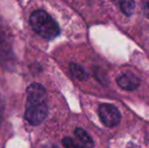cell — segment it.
Wrapping results in <instances>:
<instances>
[{"instance_id": "obj_1", "label": "cell", "mask_w": 149, "mask_h": 148, "mask_svg": "<svg viewBox=\"0 0 149 148\" xmlns=\"http://www.w3.org/2000/svg\"><path fill=\"white\" fill-rule=\"evenodd\" d=\"M26 107L24 118L29 124L38 126L42 124L48 115L47 92L43 85L33 83L26 89Z\"/></svg>"}, {"instance_id": "obj_2", "label": "cell", "mask_w": 149, "mask_h": 148, "mask_svg": "<svg viewBox=\"0 0 149 148\" xmlns=\"http://www.w3.org/2000/svg\"><path fill=\"white\" fill-rule=\"evenodd\" d=\"M30 24L39 36L46 40H53L60 34L56 20L45 10H35L30 16Z\"/></svg>"}, {"instance_id": "obj_3", "label": "cell", "mask_w": 149, "mask_h": 148, "mask_svg": "<svg viewBox=\"0 0 149 148\" xmlns=\"http://www.w3.org/2000/svg\"><path fill=\"white\" fill-rule=\"evenodd\" d=\"M73 137H65L63 138L62 143L65 148H92L93 147V140L87 134L86 131L81 128H77L74 130Z\"/></svg>"}, {"instance_id": "obj_4", "label": "cell", "mask_w": 149, "mask_h": 148, "mask_svg": "<svg viewBox=\"0 0 149 148\" xmlns=\"http://www.w3.org/2000/svg\"><path fill=\"white\" fill-rule=\"evenodd\" d=\"M98 116L107 127H115L121 121V114L115 106L102 104L98 108Z\"/></svg>"}, {"instance_id": "obj_5", "label": "cell", "mask_w": 149, "mask_h": 148, "mask_svg": "<svg viewBox=\"0 0 149 148\" xmlns=\"http://www.w3.org/2000/svg\"><path fill=\"white\" fill-rule=\"evenodd\" d=\"M117 83L125 90H134L140 85V79L133 73H125L118 77Z\"/></svg>"}, {"instance_id": "obj_6", "label": "cell", "mask_w": 149, "mask_h": 148, "mask_svg": "<svg viewBox=\"0 0 149 148\" xmlns=\"http://www.w3.org/2000/svg\"><path fill=\"white\" fill-rule=\"evenodd\" d=\"M69 69H70V72L72 73L73 76L76 77L79 80H83V79L86 78V73H85L84 69L81 66H79L78 64L70 63Z\"/></svg>"}, {"instance_id": "obj_7", "label": "cell", "mask_w": 149, "mask_h": 148, "mask_svg": "<svg viewBox=\"0 0 149 148\" xmlns=\"http://www.w3.org/2000/svg\"><path fill=\"white\" fill-rule=\"evenodd\" d=\"M120 6H121V10L126 14V15H131L134 11L135 8V2L131 1V0H125V1L120 2Z\"/></svg>"}, {"instance_id": "obj_8", "label": "cell", "mask_w": 149, "mask_h": 148, "mask_svg": "<svg viewBox=\"0 0 149 148\" xmlns=\"http://www.w3.org/2000/svg\"><path fill=\"white\" fill-rule=\"evenodd\" d=\"M144 13L149 18V1L145 2V4H144Z\"/></svg>"}, {"instance_id": "obj_9", "label": "cell", "mask_w": 149, "mask_h": 148, "mask_svg": "<svg viewBox=\"0 0 149 148\" xmlns=\"http://www.w3.org/2000/svg\"><path fill=\"white\" fill-rule=\"evenodd\" d=\"M3 103H2V101L0 99V123H1V118H2V114H3Z\"/></svg>"}, {"instance_id": "obj_10", "label": "cell", "mask_w": 149, "mask_h": 148, "mask_svg": "<svg viewBox=\"0 0 149 148\" xmlns=\"http://www.w3.org/2000/svg\"><path fill=\"white\" fill-rule=\"evenodd\" d=\"M46 148H58V147H56V145H51V146H47Z\"/></svg>"}]
</instances>
